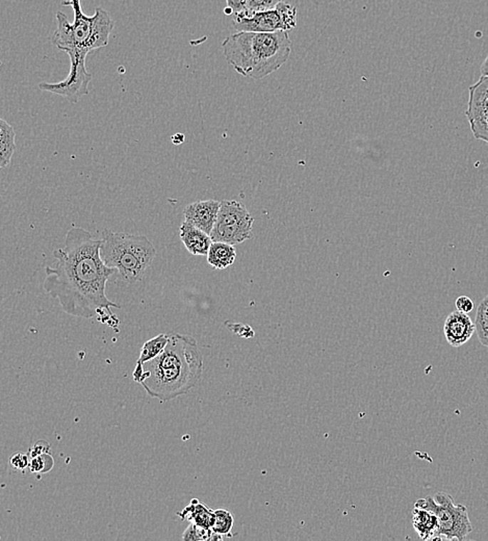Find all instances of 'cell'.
<instances>
[{
  "mask_svg": "<svg viewBox=\"0 0 488 541\" xmlns=\"http://www.w3.org/2000/svg\"><path fill=\"white\" fill-rule=\"evenodd\" d=\"M56 26L51 42L60 51L70 49L90 53L108 45L110 36L114 29V21L110 14L103 9H96L93 16L81 14L74 17L73 23L68 21L66 15L56 13Z\"/></svg>",
  "mask_w": 488,
  "mask_h": 541,
  "instance_id": "5b68a950",
  "label": "cell"
},
{
  "mask_svg": "<svg viewBox=\"0 0 488 541\" xmlns=\"http://www.w3.org/2000/svg\"><path fill=\"white\" fill-rule=\"evenodd\" d=\"M456 310L462 311L463 313H469L475 308L473 300L467 296H460L457 298L455 302Z\"/></svg>",
  "mask_w": 488,
  "mask_h": 541,
  "instance_id": "cb8c5ba5",
  "label": "cell"
},
{
  "mask_svg": "<svg viewBox=\"0 0 488 541\" xmlns=\"http://www.w3.org/2000/svg\"><path fill=\"white\" fill-rule=\"evenodd\" d=\"M254 218L245 205L236 200L221 202L218 219L212 229V242L236 246L253 238Z\"/></svg>",
  "mask_w": 488,
  "mask_h": 541,
  "instance_id": "52a82bcc",
  "label": "cell"
},
{
  "mask_svg": "<svg viewBox=\"0 0 488 541\" xmlns=\"http://www.w3.org/2000/svg\"><path fill=\"white\" fill-rule=\"evenodd\" d=\"M177 514L182 520H189L205 529H212L216 522L214 510H212L198 499L192 500L184 510Z\"/></svg>",
  "mask_w": 488,
  "mask_h": 541,
  "instance_id": "9a60e30c",
  "label": "cell"
},
{
  "mask_svg": "<svg viewBox=\"0 0 488 541\" xmlns=\"http://www.w3.org/2000/svg\"><path fill=\"white\" fill-rule=\"evenodd\" d=\"M227 62L241 75L261 80L286 64L291 51L288 31H238L222 44Z\"/></svg>",
  "mask_w": 488,
  "mask_h": 541,
  "instance_id": "3957f363",
  "label": "cell"
},
{
  "mask_svg": "<svg viewBox=\"0 0 488 541\" xmlns=\"http://www.w3.org/2000/svg\"><path fill=\"white\" fill-rule=\"evenodd\" d=\"M415 507L427 509L435 514L438 520L437 540L462 541L473 531L467 507L455 504L448 493H437L435 497L417 500Z\"/></svg>",
  "mask_w": 488,
  "mask_h": 541,
  "instance_id": "8992f818",
  "label": "cell"
},
{
  "mask_svg": "<svg viewBox=\"0 0 488 541\" xmlns=\"http://www.w3.org/2000/svg\"><path fill=\"white\" fill-rule=\"evenodd\" d=\"M103 238L96 240L88 230L74 227L68 231L64 248L53 251L56 265L45 268L43 288L58 300L63 310L73 317L92 319L113 326L119 322L110 308H121L105 295L108 279L117 270L105 265L100 256Z\"/></svg>",
  "mask_w": 488,
  "mask_h": 541,
  "instance_id": "6da1fadb",
  "label": "cell"
},
{
  "mask_svg": "<svg viewBox=\"0 0 488 541\" xmlns=\"http://www.w3.org/2000/svg\"><path fill=\"white\" fill-rule=\"evenodd\" d=\"M103 241L101 258L117 270L119 280L125 283L141 281L157 256L155 246L144 236L105 230Z\"/></svg>",
  "mask_w": 488,
  "mask_h": 541,
  "instance_id": "277c9868",
  "label": "cell"
},
{
  "mask_svg": "<svg viewBox=\"0 0 488 541\" xmlns=\"http://www.w3.org/2000/svg\"><path fill=\"white\" fill-rule=\"evenodd\" d=\"M180 238L187 251L192 256H207L212 243V236L209 234L187 221H185L180 226Z\"/></svg>",
  "mask_w": 488,
  "mask_h": 541,
  "instance_id": "4fadbf2b",
  "label": "cell"
},
{
  "mask_svg": "<svg viewBox=\"0 0 488 541\" xmlns=\"http://www.w3.org/2000/svg\"><path fill=\"white\" fill-rule=\"evenodd\" d=\"M53 466L54 460L51 453H45V454L40 455V456L35 457V458H31V462H29L31 472L35 473L51 472L53 470Z\"/></svg>",
  "mask_w": 488,
  "mask_h": 541,
  "instance_id": "7402d4cb",
  "label": "cell"
},
{
  "mask_svg": "<svg viewBox=\"0 0 488 541\" xmlns=\"http://www.w3.org/2000/svg\"><path fill=\"white\" fill-rule=\"evenodd\" d=\"M475 332V322L472 321L467 313H463L462 311H453L445 321V337L448 344L454 348H460L467 344Z\"/></svg>",
  "mask_w": 488,
  "mask_h": 541,
  "instance_id": "8fae6325",
  "label": "cell"
},
{
  "mask_svg": "<svg viewBox=\"0 0 488 541\" xmlns=\"http://www.w3.org/2000/svg\"><path fill=\"white\" fill-rule=\"evenodd\" d=\"M65 53L69 56L71 61L70 73L66 80L60 83H41L39 89L66 97L71 103H78L81 97L89 94V83L92 80V74L88 71L85 66L89 53L74 49H70Z\"/></svg>",
  "mask_w": 488,
  "mask_h": 541,
  "instance_id": "9c48e42d",
  "label": "cell"
},
{
  "mask_svg": "<svg viewBox=\"0 0 488 541\" xmlns=\"http://www.w3.org/2000/svg\"><path fill=\"white\" fill-rule=\"evenodd\" d=\"M412 526L422 540H437L438 520L432 511L415 507Z\"/></svg>",
  "mask_w": 488,
  "mask_h": 541,
  "instance_id": "5bb4252c",
  "label": "cell"
},
{
  "mask_svg": "<svg viewBox=\"0 0 488 541\" xmlns=\"http://www.w3.org/2000/svg\"><path fill=\"white\" fill-rule=\"evenodd\" d=\"M29 462L31 461L28 460V456L21 453L14 454L10 460L11 466L17 470H26V468H29Z\"/></svg>",
  "mask_w": 488,
  "mask_h": 541,
  "instance_id": "d4e9b609",
  "label": "cell"
},
{
  "mask_svg": "<svg viewBox=\"0 0 488 541\" xmlns=\"http://www.w3.org/2000/svg\"><path fill=\"white\" fill-rule=\"evenodd\" d=\"M475 325L479 340L488 348V295L477 308Z\"/></svg>",
  "mask_w": 488,
  "mask_h": 541,
  "instance_id": "d6986e66",
  "label": "cell"
},
{
  "mask_svg": "<svg viewBox=\"0 0 488 541\" xmlns=\"http://www.w3.org/2000/svg\"><path fill=\"white\" fill-rule=\"evenodd\" d=\"M202 372L203 356L195 338L171 333L164 351L144 364L140 384L151 398L168 402L193 389Z\"/></svg>",
  "mask_w": 488,
  "mask_h": 541,
  "instance_id": "7a4b0ae2",
  "label": "cell"
},
{
  "mask_svg": "<svg viewBox=\"0 0 488 541\" xmlns=\"http://www.w3.org/2000/svg\"><path fill=\"white\" fill-rule=\"evenodd\" d=\"M169 338H170V335L162 333L157 337L147 340L142 347L141 353H140L139 359L137 362V364H145L146 362H151L157 357L168 345Z\"/></svg>",
  "mask_w": 488,
  "mask_h": 541,
  "instance_id": "ac0fdd59",
  "label": "cell"
},
{
  "mask_svg": "<svg viewBox=\"0 0 488 541\" xmlns=\"http://www.w3.org/2000/svg\"><path fill=\"white\" fill-rule=\"evenodd\" d=\"M232 24L238 31H289L297 26V9L282 1L276 8L264 12L234 14Z\"/></svg>",
  "mask_w": 488,
  "mask_h": 541,
  "instance_id": "ba28073f",
  "label": "cell"
},
{
  "mask_svg": "<svg viewBox=\"0 0 488 541\" xmlns=\"http://www.w3.org/2000/svg\"><path fill=\"white\" fill-rule=\"evenodd\" d=\"M45 453H51V445L46 441H38L29 451L31 458H35Z\"/></svg>",
  "mask_w": 488,
  "mask_h": 541,
  "instance_id": "484cf974",
  "label": "cell"
},
{
  "mask_svg": "<svg viewBox=\"0 0 488 541\" xmlns=\"http://www.w3.org/2000/svg\"><path fill=\"white\" fill-rule=\"evenodd\" d=\"M237 258L234 246L222 242H212L207 253V263L214 269L224 270L234 265Z\"/></svg>",
  "mask_w": 488,
  "mask_h": 541,
  "instance_id": "2e32d148",
  "label": "cell"
},
{
  "mask_svg": "<svg viewBox=\"0 0 488 541\" xmlns=\"http://www.w3.org/2000/svg\"><path fill=\"white\" fill-rule=\"evenodd\" d=\"M214 513H216V522L212 527V531L222 536L223 538L225 536L230 537L234 525V515L226 509H217Z\"/></svg>",
  "mask_w": 488,
  "mask_h": 541,
  "instance_id": "ffe728a7",
  "label": "cell"
},
{
  "mask_svg": "<svg viewBox=\"0 0 488 541\" xmlns=\"http://www.w3.org/2000/svg\"><path fill=\"white\" fill-rule=\"evenodd\" d=\"M63 6H71L72 9H73L74 17L83 14V10H81V0H70V1L64 2V4H63Z\"/></svg>",
  "mask_w": 488,
  "mask_h": 541,
  "instance_id": "83f0119b",
  "label": "cell"
},
{
  "mask_svg": "<svg viewBox=\"0 0 488 541\" xmlns=\"http://www.w3.org/2000/svg\"><path fill=\"white\" fill-rule=\"evenodd\" d=\"M184 141L185 137L182 134H175V135L172 137V142H173L175 145H180V144L184 143Z\"/></svg>",
  "mask_w": 488,
  "mask_h": 541,
  "instance_id": "f1b7e54d",
  "label": "cell"
},
{
  "mask_svg": "<svg viewBox=\"0 0 488 541\" xmlns=\"http://www.w3.org/2000/svg\"><path fill=\"white\" fill-rule=\"evenodd\" d=\"M249 0H226L229 13L239 14L245 12Z\"/></svg>",
  "mask_w": 488,
  "mask_h": 541,
  "instance_id": "4316f807",
  "label": "cell"
},
{
  "mask_svg": "<svg viewBox=\"0 0 488 541\" xmlns=\"http://www.w3.org/2000/svg\"><path fill=\"white\" fill-rule=\"evenodd\" d=\"M221 202L217 200H204V201H196L190 203L185 206L184 211L185 221L191 223L197 229L203 230L211 236L219 211H220Z\"/></svg>",
  "mask_w": 488,
  "mask_h": 541,
  "instance_id": "7c38bea8",
  "label": "cell"
},
{
  "mask_svg": "<svg viewBox=\"0 0 488 541\" xmlns=\"http://www.w3.org/2000/svg\"><path fill=\"white\" fill-rule=\"evenodd\" d=\"M282 0H249L245 12L257 13L276 8Z\"/></svg>",
  "mask_w": 488,
  "mask_h": 541,
  "instance_id": "603a6c76",
  "label": "cell"
},
{
  "mask_svg": "<svg viewBox=\"0 0 488 541\" xmlns=\"http://www.w3.org/2000/svg\"><path fill=\"white\" fill-rule=\"evenodd\" d=\"M16 148L15 130L4 119L0 120V167L2 169L10 166Z\"/></svg>",
  "mask_w": 488,
  "mask_h": 541,
  "instance_id": "e0dca14e",
  "label": "cell"
},
{
  "mask_svg": "<svg viewBox=\"0 0 488 541\" xmlns=\"http://www.w3.org/2000/svg\"><path fill=\"white\" fill-rule=\"evenodd\" d=\"M222 536L214 533L212 529H205L191 522L182 535V540L185 541H209V540H222Z\"/></svg>",
  "mask_w": 488,
  "mask_h": 541,
  "instance_id": "44dd1931",
  "label": "cell"
},
{
  "mask_svg": "<svg viewBox=\"0 0 488 541\" xmlns=\"http://www.w3.org/2000/svg\"><path fill=\"white\" fill-rule=\"evenodd\" d=\"M467 117L471 130L477 140L488 144V78L481 76L480 80L469 89Z\"/></svg>",
  "mask_w": 488,
  "mask_h": 541,
  "instance_id": "30bf717a",
  "label": "cell"
}]
</instances>
